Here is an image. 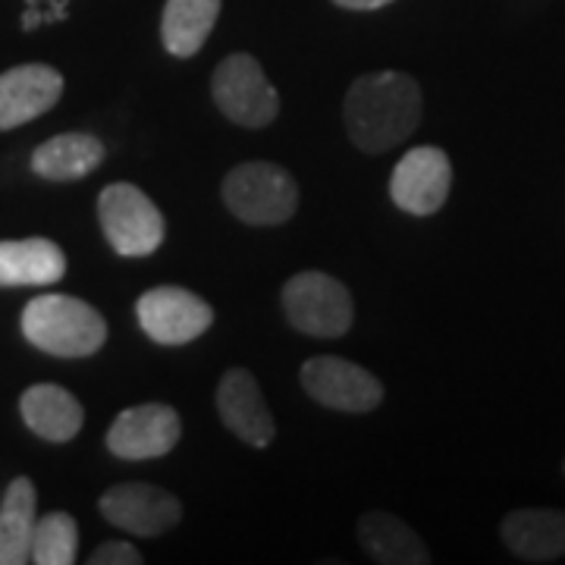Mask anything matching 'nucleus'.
Returning <instances> with one entry per match:
<instances>
[{
    "instance_id": "18",
    "label": "nucleus",
    "mask_w": 565,
    "mask_h": 565,
    "mask_svg": "<svg viewBox=\"0 0 565 565\" xmlns=\"http://www.w3.org/2000/svg\"><path fill=\"white\" fill-rule=\"evenodd\" d=\"M104 141L95 139L92 132H63L35 148L32 154V170L54 182H70L88 177L98 170L104 161Z\"/></svg>"
},
{
    "instance_id": "20",
    "label": "nucleus",
    "mask_w": 565,
    "mask_h": 565,
    "mask_svg": "<svg viewBox=\"0 0 565 565\" xmlns=\"http://www.w3.org/2000/svg\"><path fill=\"white\" fill-rule=\"evenodd\" d=\"M221 17V0H167L161 17L163 47L173 57H195Z\"/></svg>"
},
{
    "instance_id": "7",
    "label": "nucleus",
    "mask_w": 565,
    "mask_h": 565,
    "mask_svg": "<svg viewBox=\"0 0 565 565\" xmlns=\"http://www.w3.org/2000/svg\"><path fill=\"white\" fill-rule=\"evenodd\" d=\"M136 315L141 330L161 345L192 343L214 323V308L182 286L148 289L136 305Z\"/></svg>"
},
{
    "instance_id": "16",
    "label": "nucleus",
    "mask_w": 565,
    "mask_h": 565,
    "mask_svg": "<svg viewBox=\"0 0 565 565\" xmlns=\"http://www.w3.org/2000/svg\"><path fill=\"white\" fill-rule=\"evenodd\" d=\"M359 544L381 565H427L430 550L403 519L390 512H367L359 519Z\"/></svg>"
},
{
    "instance_id": "10",
    "label": "nucleus",
    "mask_w": 565,
    "mask_h": 565,
    "mask_svg": "<svg viewBox=\"0 0 565 565\" xmlns=\"http://www.w3.org/2000/svg\"><path fill=\"white\" fill-rule=\"evenodd\" d=\"M452 189V163L446 151L434 145H422L408 151L403 161L396 163L393 180H390V195L399 211L427 217L437 214L449 199Z\"/></svg>"
},
{
    "instance_id": "23",
    "label": "nucleus",
    "mask_w": 565,
    "mask_h": 565,
    "mask_svg": "<svg viewBox=\"0 0 565 565\" xmlns=\"http://www.w3.org/2000/svg\"><path fill=\"white\" fill-rule=\"evenodd\" d=\"M333 3L343 10H377V7H386L390 0H333Z\"/></svg>"
},
{
    "instance_id": "8",
    "label": "nucleus",
    "mask_w": 565,
    "mask_h": 565,
    "mask_svg": "<svg viewBox=\"0 0 565 565\" xmlns=\"http://www.w3.org/2000/svg\"><path fill=\"white\" fill-rule=\"evenodd\" d=\"M302 386L315 403L337 412H374L384 403V384L362 364L337 355H318L302 364Z\"/></svg>"
},
{
    "instance_id": "1",
    "label": "nucleus",
    "mask_w": 565,
    "mask_h": 565,
    "mask_svg": "<svg viewBox=\"0 0 565 565\" xmlns=\"http://www.w3.org/2000/svg\"><path fill=\"white\" fill-rule=\"evenodd\" d=\"M345 132L364 154L403 145L422 122V88L396 70L367 73L349 85L343 102Z\"/></svg>"
},
{
    "instance_id": "4",
    "label": "nucleus",
    "mask_w": 565,
    "mask_h": 565,
    "mask_svg": "<svg viewBox=\"0 0 565 565\" xmlns=\"http://www.w3.org/2000/svg\"><path fill=\"white\" fill-rule=\"evenodd\" d=\"M282 311L296 330L318 340H337L349 333L355 305L343 282L321 270H302L282 286Z\"/></svg>"
},
{
    "instance_id": "3",
    "label": "nucleus",
    "mask_w": 565,
    "mask_h": 565,
    "mask_svg": "<svg viewBox=\"0 0 565 565\" xmlns=\"http://www.w3.org/2000/svg\"><path fill=\"white\" fill-rule=\"evenodd\" d=\"M223 202L233 217L252 226H277L286 223L299 207L296 180L267 161H248L233 167L223 180Z\"/></svg>"
},
{
    "instance_id": "5",
    "label": "nucleus",
    "mask_w": 565,
    "mask_h": 565,
    "mask_svg": "<svg viewBox=\"0 0 565 565\" xmlns=\"http://www.w3.org/2000/svg\"><path fill=\"white\" fill-rule=\"evenodd\" d=\"M98 221L107 243L126 258H145L158 252L167 236V223L158 204L132 182H114L104 189L98 199Z\"/></svg>"
},
{
    "instance_id": "12",
    "label": "nucleus",
    "mask_w": 565,
    "mask_h": 565,
    "mask_svg": "<svg viewBox=\"0 0 565 565\" xmlns=\"http://www.w3.org/2000/svg\"><path fill=\"white\" fill-rule=\"evenodd\" d=\"M217 412H221L223 424L248 446L274 444L277 434V422L270 415V408L264 403V393L255 374L245 367H233L223 374L221 386H217Z\"/></svg>"
},
{
    "instance_id": "2",
    "label": "nucleus",
    "mask_w": 565,
    "mask_h": 565,
    "mask_svg": "<svg viewBox=\"0 0 565 565\" xmlns=\"http://www.w3.org/2000/svg\"><path fill=\"white\" fill-rule=\"evenodd\" d=\"M22 333L47 355L85 359L107 340V321L98 308L73 296H39L22 311Z\"/></svg>"
},
{
    "instance_id": "13",
    "label": "nucleus",
    "mask_w": 565,
    "mask_h": 565,
    "mask_svg": "<svg viewBox=\"0 0 565 565\" xmlns=\"http://www.w3.org/2000/svg\"><path fill=\"white\" fill-rule=\"evenodd\" d=\"M63 95V76L54 66L25 63L0 73V129L39 120Z\"/></svg>"
},
{
    "instance_id": "21",
    "label": "nucleus",
    "mask_w": 565,
    "mask_h": 565,
    "mask_svg": "<svg viewBox=\"0 0 565 565\" xmlns=\"http://www.w3.org/2000/svg\"><path fill=\"white\" fill-rule=\"evenodd\" d=\"M79 550V525L66 512H47L35 522L32 537V563L39 565H70L76 563Z\"/></svg>"
},
{
    "instance_id": "15",
    "label": "nucleus",
    "mask_w": 565,
    "mask_h": 565,
    "mask_svg": "<svg viewBox=\"0 0 565 565\" xmlns=\"http://www.w3.org/2000/svg\"><path fill=\"white\" fill-rule=\"evenodd\" d=\"M22 422L47 444H66L82 430L85 412L82 403L57 384H35L22 393Z\"/></svg>"
},
{
    "instance_id": "14",
    "label": "nucleus",
    "mask_w": 565,
    "mask_h": 565,
    "mask_svg": "<svg viewBox=\"0 0 565 565\" xmlns=\"http://www.w3.org/2000/svg\"><path fill=\"white\" fill-rule=\"evenodd\" d=\"M503 544L525 563H553L565 556V512L559 509H515L503 519Z\"/></svg>"
},
{
    "instance_id": "6",
    "label": "nucleus",
    "mask_w": 565,
    "mask_h": 565,
    "mask_svg": "<svg viewBox=\"0 0 565 565\" xmlns=\"http://www.w3.org/2000/svg\"><path fill=\"white\" fill-rule=\"evenodd\" d=\"M211 95L226 120L248 129L270 126L280 114V95L252 54H230L214 70Z\"/></svg>"
},
{
    "instance_id": "19",
    "label": "nucleus",
    "mask_w": 565,
    "mask_h": 565,
    "mask_svg": "<svg viewBox=\"0 0 565 565\" xmlns=\"http://www.w3.org/2000/svg\"><path fill=\"white\" fill-rule=\"evenodd\" d=\"M35 484L17 478L3 493L0 505V565L32 563V537H35Z\"/></svg>"
},
{
    "instance_id": "11",
    "label": "nucleus",
    "mask_w": 565,
    "mask_h": 565,
    "mask_svg": "<svg viewBox=\"0 0 565 565\" xmlns=\"http://www.w3.org/2000/svg\"><path fill=\"white\" fill-rule=\"evenodd\" d=\"M102 515L114 527L139 537H158L182 522V503L154 484H117L102 497Z\"/></svg>"
},
{
    "instance_id": "22",
    "label": "nucleus",
    "mask_w": 565,
    "mask_h": 565,
    "mask_svg": "<svg viewBox=\"0 0 565 565\" xmlns=\"http://www.w3.org/2000/svg\"><path fill=\"white\" fill-rule=\"evenodd\" d=\"M92 565H141V553L132 544H122V541H110L102 544L92 553Z\"/></svg>"
},
{
    "instance_id": "9",
    "label": "nucleus",
    "mask_w": 565,
    "mask_h": 565,
    "mask_svg": "<svg viewBox=\"0 0 565 565\" xmlns=\"http://www.w3.org/2000/svg\"><path fill=\"white\" fill-rule=\"evenodd\" d=\"M182 422L177 408L163 403L132 405L117 415V422L107 430V449L126 462H145L167 456L180 444Z\"/></svg>"
},
{
    "instance_id": "17",
    "label": "nucleus",
    "mask_w": 565,
    "mask_h": 565,
    "mask_svg": "<svg viewBox=\"0 0 565 565\" xmlns=\"http://www.w3.org/2000/svg\"><path fill=\"white\" fill-rule=\"evenodd\" d=\"M66 274V255L51 239L0 243V286H51Z\"/></svg>"
},
{
    "instance_id": "24",
    "label": "nucleus",
    "mask_w": 565,
    "mask_h": 565,
    "mask_svg": "<svg viewBox=\"0 0 565 565\" xmlns=\"http://www.w3.org/2000/svg\"><path fill=\"white\" fill-rule=\"evenodd\" d=\"M563 468H565V465H563Z\"/></svg>"
}]
</instances>
